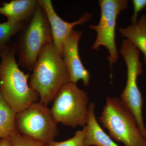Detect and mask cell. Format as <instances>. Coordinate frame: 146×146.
Segmentation results:
<instances>
[{
  "mask_svg": "<svg viewBox=\"0 0 146 146\" xmlns=\"http://www.w3.org/2000/svg\"><path fill=\"white\" fill-rule=\"evenodd\" d=\"M16 35L13 44L18 65L32 71L42 49L53 42L49 23L39 4L30 22Z\"/></svg>",
  "mask_w": 146,
  "mask_h": 146,
  "instance_id": "3957f363",
  "label": "cell"
},
{
  "mask_svg": "<svg viewBox=\"0 0 146 146\" xmlns=\"http://www.w3.org/2000/svg\"><path fill=\"white\" fill-rule=\"evenodd\" d=\"M101 16L97 25H91L89 28L96 32L97 36L93 45V49L98 50L100 46L108 50L109 55L107 58L112 71V65L118 58V52L115 42V32L117 18L119 14L127 8V0H100Z\"/></svg>",
  "mask_w": 146,
  "mask_h": 146,
  "instance_id": "ba28073f",
  "label": "cell"
},
{
  "mask_svg": "<svg viewBox=\"0 0 146 146\" xmlns=\"http://www.w3.org/2000/svg\"><path fill=\"white\" fill-rule=\"evenodd\" d=\"M38 1L39 5L44 11L49 23L54 44L63 58L64 43L69 35L74 29V28L76 26L83 25L90 21L92 18V14L91 13H85L78 21L68 23L63 21L58 15L51 1L38 0Z\"/></svg>",
  "mask_w": 146,
  "mask_h": 146,
  "instance_id": "9c48e42d",
  "label": "cell"
},
{
  "mask_svg": "<svg viewBox=\"0 0 146 146\" xmlns=\"http://www.w3.org/2000/svg\"><path fill=\"white\" fill-rule=\"evenodd\" d=\"M17 113L8 104L0 91V139L9 137L16 132Z\"/></svg>",
  "mask_w": 146,
  "mask_h": 146,
  "instance_id": "5bb4252c",
  "label": "cell"
},
{
  "mask_svg": "<svg viewBox=\"0 0 146 146\" xmlns=\"http://www.w3.org/2000/svg\"><path fill=\"white\" fill-rule=\"evenodd\" d=\"M86 131V126L82 130L78 131L73 137L65 141L57 142L50 141L46 143V146H85L84 138Z\"/></svg>",
  "mask_w": 146,
  "mask_h": 146,
  "instance_id": "2e32d148",
  "label": "cell"
},
{
  "mask_svg": "<svg viewBox=\"0 0 146 146\" xmlns=\"http://www.w3.org/2000/svg\"><path fill=\"white\" fill-rule=\"evenodd\" d=\"M119 32L144 55L146 63V14L141 17L136 23L126 28H120Z\"/></svg>",
  "mask_w": 146,
  "mask_h": 146,
  "instance_id": "4fadbf2b",
  "label": "cell"
},
{
  "mask_svg": "<svg viewBox=\"0 0 146 146\" xmlns=\"http://www.w3.org/2000/svg\"><path fill=\"white\" fill-rule=\"evenodd\" d=\"M32 71L29 85L39 94V102L46 105L70 82L67 66L53 42L42 49Z\"/></svg>",
  "mask_w": 146,
  "mask_h": 146,
  "instance_id": "6da1fadb",
  "label": "cell"
},
{
  "mask_svg": "<svg viewBox=\"0 0 146 146\" xmlns=\"http://www.w3.org/2000/svg\"><path fill=\"white\" fill-rule=\"evenodd\" d=\"M0 146H12L9 137L0 139Z\"/></svg>",
  "mask_w": 146,
  "mask_h": 146,
  "instance_id": "d6986e66",
  "label": "cell"
},
{
  "mask_svg": "<svg viewBox=\"0 0 146 146\" xmlns=\"http://www.w3.org/2000/svg\"><path fill=\"white\" fill-rule=\"evenodd\" d=\"M120 52L127 68L126 84L120 95V100L133 113L141 133L146 138V127L143 115V101L137 84L138 77L143 72L139 58L140 51L128 40L125 39Z\"/></svg>",
  "mask_w": 146,
  "mask_h": 146,
  "instance_id": "8992f818",
  "label": "cell"
},
{
  "mask_svg": "<svg viewBox=\"0 0 146 146\" xmlns=\"http://www.w3.org/2000/svg\"><path fill=\"white\" fill-rule=\"evenodd\" d=\"M1 63H0V71H1Z\"/></svg>",
  "mask_w": 146,
  "mask_h": 146,
  "instance_id": "ffe728a7",
  "label": "cell"
},
{
  "mask_svg": "<svg viewBox=\"0 0 146 146\" xmlns=\"http://www.w3.org/2000/svg\"><path fill=\"white\" fill-rule=\"evenodd\" d=\"M133 13L131 17V23L132 25L136 23L137 17L139 12L146 7V0H133Z\"/></svg>",
  "mask_w": 146,
  "mask_h": 146,
  "instance_id": "ac0fdd59",
  "label": "cell"
},
{
  "mask_svg": "<svg viewBox=\"0 0 146 146\" xmlns=\"http://www.w3.org/2000/svg\"><path fill=\"white\" fill-rule=\"evenodd\" d=\"M57 124L50 109L39 102L16 114L17 132L45 143L54 141L58 135Z\"/></svg>",
  "mask_w": 146,
  "mask_h": 146,
  "instance_id": "52a82bcc",
  "label": "cell"
},
{
  "mask_svg": "<svg viewBox=\"0 0 146 146\" xmlns=\"http://www.w3.org/2000/svg\"><path fill=\"white\" fill-rule=\"evenodd\" d=\"M27 24L7 21L0 23V55L9 44L11 37L18 34Z\"/></svg>",
  "mask_w": 146,
  "mask_h": 146,
  "instance_id": "9a60e30c",
  "label": "cell"
},
{
  "mask_svg": "<svg viewBox=\"0 0 146 146\" xmlns=\"http://www.w3.org/2000/svg\"><path fill=\"white\" fill-rule=\"evenodd\" d=\"M15 55L13 43H9L0 55V91L6 101L17 113L36 102L40 96L29 85L30 74L20 70Z\"/></svg>",
  "mask_w": 146,
  "mask_h": 146,
  "instance_id": "7a4b0ae2",
  "label": "cell"
},
{
  "mask_svg": "<svg viewBox=\"0 0 146 146\" xmlns=\"http://www.w3.org/2000/svg\"><path fill=\"white\" fill-rule=\"evenodd\" d=\"M9 138L12 146H46L45 143L21 135L17 131L11 135Z\"/></svg>",
  "mask_w": 146,
  "mask_h": 146,
  "instance_id": "e0dca14e",
  "label": "cell"
},
{
  "mask_svg": "<svg viewBox=\"0 0 146 146\" xmlns=\"http://www.w3.org/2000/svg\"><path fill=\"white\" fill-rule=\"evenodd\" d=\"M98 119L115 141L125 146H146V138L141 133L134 115L120 99L107 97Z\"/></svg>",
  "mask_w": 146,
  "mask_h": 146,
  "instance_id": "277c9868",
  "label": "cell"
},
{
  "mask_svg": "<svg viewBox=\"0 0 146 146\" xmlns=\"http://www.w3.org/2000/svg\"><path fill=\"white\" fill-rule=\"evenodd\" d=\"M89 97L76 84H65L58 92L50 109L56 122L75 128L86 125Z\"/></svg>",
  "mask_w": 146,
  "mask_h": 146,
  "instance_id": "5b68a950",
  "label": "cell"
},
{
  "mask_svg": "<svg viewBox=\"0 0 146 146\" xmlns=\"http://www.w3.org/2000/svg\"><path fill=\"white\" fill-rule=\"evenodd\" d=\"M82 35L81 31L73 30L64 43L63 58L69 72L70 82L76 84L82 80L84 86L87 87L90 81V73L84 66L79 54V42Z\"/></svg>",
  "mask_w": 146,
  "mask_h": 146,
  "instance_id": "30bf717a",
  "label": "cell"
},
{
  "mask_svg": "<svg viewBox=\"0 0 146 146\" xmlns=\"http://www.w3.org/2000/svg\"><path fill=\"white\" fill-rule=\"evenodd\" d=\"M38 0H12L2 3L0 14L14 23L27 24L34 16L38 5Z\"/></svg>",
  "mask_w": 146,
  "mask_h": 146,
  "instance_id": "8fae6325",
  "label": "cell"
},
{
  "mask_svg": "<svg viewBox=\"0 0 146 146\" xmlns=\"http://www.w3.org/2000/svg\"><path fill=\"white\" fill-rule=\"evenodd\" d=\"M95 108L94 102L89 106L84 138L85 146H120L101 127L96 118Z\"/></svg>",
  "mask_w": 146,
  "mask_h": 146,
  "instance_id": "7c38bea8",
  "label": "cell"
}]
</instances>
